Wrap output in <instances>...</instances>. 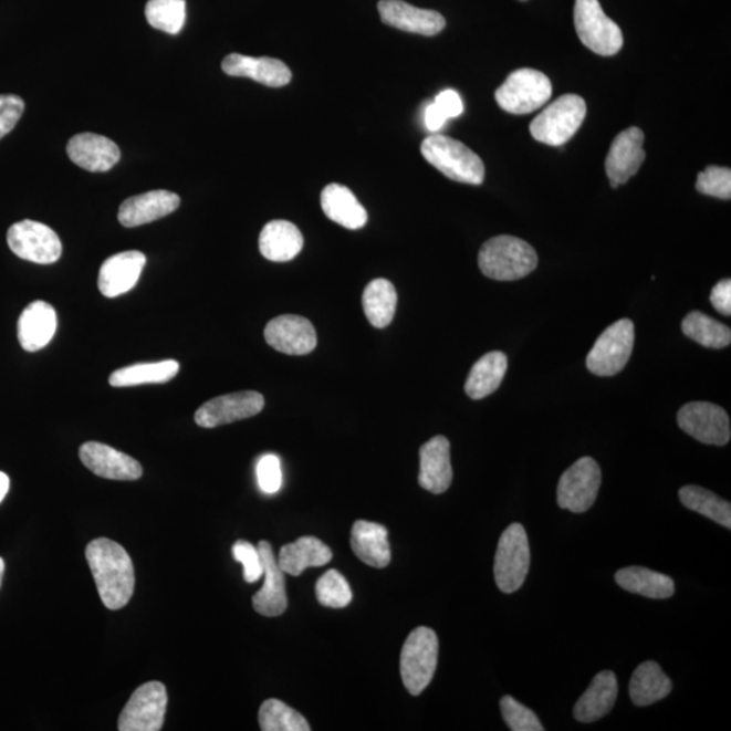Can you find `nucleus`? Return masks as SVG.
<instances>
[{
  "instance_id": "nucleus-1",
  "label": "nucleus",
  "mask_w": 731,
  "mask_h": 731,
  "mask_svg": "<svg viewBox=\"0 0 731 731\" xmlns=\"http://www.w3.org/2000/svg\"><path fill=\"white\" fill-rule=\"evenodd\" d=\"M86 558L105 607H125L136 584L135 567L126 550L107 537H98L88 543Z\"/></svg>"
},
{
  "instance_id": "nucleus-2",
  "label": "nucleus",
  "mask_w": 731,
  "mask_h": 731,
  "mask_svg": "<svg viewBox=\"0 0 731 731\" xmlns=\"http://www.w3.org/2000/svg\"><path fill=\"white\" fill-rule=\"evenodd\" d=\"M479 265L482 274L494 281H516L533 273L537 255L528 241L501 234L481 247Z\"/></svg>"
},
{
  "instance_id": "nucleus-3",
  "label": "nucleus",
  "mask_w": 731,
  "mask_h": 731,
  "mask_svg": "<svg viewBox=\"0 0 731 731\" xmlns=\"http://www.w3.org/2000/svg\"><path fill=\"white\" fill-rule=\"evenodd\" d=\"M421 154L431 166L456 182L481 185L485 166L481 157L455 138L434 135L421 143Z\"/></svg>"
},
{
  "instance_id": "nucleus-4",
  "label": "nucleus",
  "mask_w": 731,
  "mask_h": 731,
  "mask_svg": "<svg viewBox=\"0 0 731 731\" xmlns=\"http://www.w3.org/2000/svg\"><path fill=\"white\" fill-rule=\"evenodd\" d=\"M585 117L587 104L582 96L562 95L533 119L530 124L531 136L550 147H561L576 135Z\"/></svg>"
},
{
  "instance_id": "nucleus-5",
  "label": "nucleus",
  "mask_w": 731,
  "mask_h": 731,
  "mask_svg": "<svg viewBox=\"0 0 731 731\" xmlns=\"http://www.w3.org/2000/svg\"><path fill=\"white\" fill-rule=\"evenodd\" d=\"M439 640L430 627H418L409 634L401 650V678L414 697L426 690L438 666Z\"/></svg>"
},
{
  "instance_id": "nucleus-6",
  "label": "nucleus",
  "mask_w": 731,
  "mask_h": 731,
  "mask_svg": "<svg viewBox=\"0 0 731 731\" xmlns=\"http://www.w3.org/2000/svg\"><path fill=\"white\" fill-rule=\"evenodd\" d=\"M553 86L541 71L522 69L513 71L497 90L494 98L504 112L524 116L541 108L552 98Z\"/></svg>"
},
{
  "instance_id": "nucleus-7",
  "label": "nucleus",
  "mask_w": 731,
  "mask_h": 731,
  "mask_svg": "<svg viewBox=\"0 0 731 731\" xmlns=\"http://www.w3.org/2000/svg\"><path fill=\"white\" fill-rule=\"evenodd\" d=\"M530 543L521 523H513L501 534L497 557H494V579L504 594H513L522 588L530 571Z\"/></svg>"
},
{
  "instance_id": "nucleus-8",
  "label": "nucleus",
  "mask_w": 731,
  "mask_h": 731,
  "mask_svg": "<svg viewBox=\"0 0 731 731\" xmlns=\"http://www.w3.org/2000/svg\"><path fill=\"white\" fill-rule=\"evenodd\" d=\"M636 342V328L631 320L624 318L609 325L596 341L587 356V367L599 377H613L624 370Z\"/></svg>"
},
{
  "instance_id": "nucleus-9",
  "label": "nucleus",
  "mask_w": 731,
  "mask_h": 731,
  "mask_svg": "<svg viewBox=\"0 0 731 731\" xmlns=\"http://www.w3.org/2000/svg\"><path fill=\"white\" fill-rule=\"evenodd\" d=\"M575 27L578 39L601 56H614L624 46V34L604 13L599 0H576Z\"/></svg>"
},
{
  "instance_id": "nucleus-10",
  "label": "nucleus",
  "mask_w": 731,
  "mask_h": 731,
  "mask_svg": "<svg viewBox=\"0 0 731 731\" xmlns=\"http://www.w3.org/2000/svg\"><path fill=\"white\" fill-rule=\"evenodd\" d=\"M168 695L160 681L145 682L132 693L118 719L119 731H159L165 723Z\"/></svg>"
},
{
  "instance_id": "nucleus-11",
  "label": "nucleus",
  "mask_w": 731,
  "mask_h": 731,
  "mask_svg": "<svg viewBox=\"0 0 731 731\" xmlns=\"http://www.w3.org/2000/svg\"><path fill=\"white\" fill-rule=\"evenodd\" d=\"M602 485V470L594 458L584 457L561 476L557 488L560 509L587 512L595 504Z\"/></svg>"
},
{
  "instance_id": "nucleus-12",
  "label": "nucleus",
  "mask_w": 731,
  "mask_h": 731,
  "mask_svg": "<svg viewBox=\"0 0 731 731\" xmlns=\"http://www.w3.org/2000/svg\"><path fill=\"white\" fill-rule=\"evenodd\" d=\"M10 250L23 261L38 264L56 263L62 257L63 246L52 228L32 220L11 226L8 232Z\"/></svg>"
},
{
  "instance_id": "nucleus-13",
  "label": "nucleus",
  "mask_w": 731,
  "mask_h": 731,
  "mask_svg": "<svg viewBox=\"0 0 731 731\" xmlns=\"http://www.w3.org/2000/svg\"><path fill=\"white\" fill-rule=\"evenodd\" d=\"M678 422L682 431L699 442L714 446L729 443V415L719 405L706 401L686 404L679 410Z\"/></svg>"
},
{
  "instance_id": "nucleus-14",
  "label": "nucleus",
  "mask_w": 731,
  "mask_h": 731,
  "mask_svg": "<svg viewBox=\"0 0 731 731\" xmlns=\"http://www.w3.org/2000/svg\"><path fill=\"white\" fill-rule=\"evenodd\" d=\"M264 397L261 393L247 390L211 398L196 413V422L202 428H216L252 418L262 413Z\"/></svg>"
},
{
  "instance_id": "nucleus-15",
  "label": "nucleus",
  "mask_w": 731,
  "mask_h": 731,
  "mask_svg": "<svg viewBox=\"0 0 731 731\" xmlns=\"http://www.w3.org/2000/svg\"><path fill=\"white\" fill-rule=\"evenodd\" d=\"M644 132L633 126L618 136L606 157V174L614 189L627 182L639 171L645 161Z\"/></svg>"
},
{
  "instance_id": "nucleus-16",
  "label": "nucleus",
  "mask_w": 731,
  "mask_h": 731,
  "mask_svg": "<svg viewBox=\"0 0 731 731\" xmlns=\"http://www.w3.org/2000/svg\"><path fill=\"white\" fill-rule=\"evenodd\" d=\"M264 340L276 352L288 355H306L317 346L316 330L310 320L295 314H285L268 324Z\"/></svg>"
},
{
  "instance_id": "nucleus-17",
  "label": "nucleus",
  "mask_w": 731,
  "mask_h": 731,
  "mask_svg": "<svg viewBox=\"0 0 731 731\" xmlns=\"http://www.w3.org/2000/svg\"><path fill=\"white\" fill-rule=\"evenodd\" d=\"M79 458L90 471L102 479L117 481H136L143 476L140 462L135 458L117 451L113 447L87 442L79 450Z\"/></svg>"
},
{
  "instance_id": "nucleus-18",
  "label": "nucleus",
  "mask_w": 731,
  "mask_h": 731,
  "mask_svg": "<svg viewBox=\"0 0 731 731\" xmlns=\"http://www.w3.org/2000/svg\"><path fill=\"white\" fill-rule=\"evenodd\" d=\"M380 20L385 25L421 35H437L446 28V20L438 11L415 8L404 0H380Z\"/></svg>"
},
{
  "instance_id": "nucleus-19",
  "label": "nucleus",
  "mask_w": 731,
  "mask_h": 731,
  "mask_svg": "<svg viewBox=\"0 0 731 731\" xmlns=\"http://www.w3.org/2000/svg\"><path fill=\"white\" fill-rule=\"evenodd\" d=\"M147 258L140 251H125L113 255L101 265L98 286L107 299H116L137 285Z\"/></svg>"
},
{
  "instance_id": "nucleus-20",
  "label": "nucleus",
  "mask_w": 731,
  "mask_h": 731,
  "mask_svg": "<svg viewBox=\"0 0 731 731\" xmlns=\"http://www.w3.org/2000/svg\"><path fill=\"white\" fill-rule=\"evenodd\" d=\"M258 550L262 557L264 584L252 597L253 608L263 616H280L288 608L285 573L278 565L268 541L259 542Z\"/></svg>"
},
{
  "instance_id": "nucleus-21",
  "label": "nucleus",
  "mask_w": 731,
  "mask_h": 731,
  "mask_svg": "<svg viewBox=\"0 0 731 731\" xmlns=\"http://www.w3.org/2000/svg\"><path fill=\"white\" fill-rule=\"evenodd\" d=\"M66 154L76 166L92 173L112 170L121 157L116 143L95 133H81L72 137L66 145Z\"/></svg>"
},
{
  "instance_id": "nucleus-22",
  "label": "nucleus",
  "mask_w": 731,
  "mask_h": 731,
  "mask_svg": "<svg viewBox=\"0 0 731 731\" xmlns=\"http://www.w3.org/2000/svg\"><path fill=\"white\" fill-rule=\"evenodd\" d=\"M179 205L180 198L175 192L167 190L144 192L121 203L118 221L126 228L140 227L174 213Z\"/></svg>"
},
{
  "instance_id": "nucleus-23",
  "label": "nucleus",
  "mask_w": 731,
  "mask_h": 731,
  "mask_svg": "<svg viewBox=\"0 0 731 731\" xmlns=\"http://www.w3.org/2000/svg\"><path fill=\"white\" fill-rule=\"evenodd\" d=\"M452 482L451 452L449 439L439 435L420 449L419 483L434 494H442Z\"/></svg>"
},
{
  "instance_id": "nucleus-24",
  "label": "nucleus",
  "mask_w": 731,
  "mask_h": 731,
  "mask_svg": "<svg viewBox=\"0 0 731 731\" xmlns=\"http://www.w3.org/2000/svg\"><path fill=\"white\" fill-rule=\"evenodd\" d=\"M221 66L229 76L249 77L269 87H283L292 81V71L278 59L232 53L222 60Z\"/></svg>"
},
{
  "instance_id": "nucleus-25",
  "label": "nucleus",
  "mask_w": 731,
  "mask_h": 731,
  "mask_svg": "<svg viewBox=\"0 0 731 731\" xmlns=\"http://www.w3.org/2000/svg\"><path fill=\"white\" fill-rule=\"evenodd\" d=\"M58 330V314L45 301H34L18 320V341L28 353L40 352L53 340Z\"/></svg>"
},
{
  "instance_id": "nucleus-26",
  "label": "nucleus",
  "mask_w": 731,
  "mask_h": 731,
  "mask_svg": "<svg viewBox=\"0 0 731 731\" xmlns=\"http://www.w3.org/2000/svg\"><path fill=\"white\" fill-rule=\"evenodd\" d=\"M618 698V680L612 670H603L592 680L573 710L578 722L592 723L607 716Z\"/></svg>"
},
{
  "instance_id": "nucleus-27",
  "label": "nucleus",
  "mask_w": 731,
  "mask_h": 731,
  "mask_svg": "<svg viewBox=\"0 0 731 731\" xmlns=\"http://www.w3.org/2000/svg\"><path fill=\"white\" fill-rule=\"evenodd\" d=\"M304 238L293 222L274 220L265 223L259 236V250L271 262H289L302 251Z\"/></svg>"
},
{
  "instance_id": "nucleus-28",
  "label": "nucleus",
  "mask_w": 731,
  "mask_h": 731,
  "mask_svg": "<svg viewBox=\"0 0 731 731\" xmlns=\"http://www.w3.org/2000/svg\"><path fill=\"white\" fill-rule=\"evenodd\" d=\"M334 557L332 550L314 536H302L281 549L278 565L285 575L300 576L307 567L327 565Z\"/></svg>"
},
{
  "instance_id": "nucleus-29",
  "label": "nucleus",
  "mask_w": 731,
  "mask_h": 731,
  "mask_svg": "<svg viewBox=\"0 0 731 731\" xmlns=\"http://www.w3.org/2000/svg\"><path fill=\"white\" fill-rule=\"evenodd\" d=\"M352 547L356 557L368 566L383 570L390 564L388 529L383 524L355 522L352 531Z\"/></svg>"
},
{
  "instance_id": "nucleus-30",
  "label": "nucleus",
  "mask_w": 731,
  "mask_h": 731,
  "mask_svg": "<svg viewBox=\"0 0 731 731\" xmlns=\"http://www.w3.org/2000/svg\"><path fill=\"white\" fill-rule=\"evenodd\" d=\"M322 208L331 221L352 229L364 228L367 222V211L346 186L332 184L322 192Z\"/></svg>"
},
{
  "instance_id": "nucleus-31",
  "label": "nucleus",
  "mask_w": 731,
  "mask_h": 731,
  "mask_svg": "<svg viewBox=\"0 0 731 731\" xmlns=\"http://www.w3.org/2000/svg\"><path fill=\"white\" fill-rule=\"evenodd\" d=\"M615 582L620 588L649 599H669L675 595L673 579L648 567L628 566L616 572Z\"/></svg>"
},
{
  "instance_id": "nucleus-32",
  "label": "nucleus",
  "mask_w": 731,
  "mask_h": 731,
  "mask_svg": "<svg viewBox=\"0 0 731 731\" xmlns=\"http://www.w3.org/2000/svg\"><path fill=\"white\" fill-rule=\"evenodd\" d=\"M509 368L507 355L500 352L488 353L471 367L464 391L473 400H481L499 389Z\"/></svg>"
},
{
  "instance_id": "nucleus-33",
  "label": "nucleus",
  "mask_w": 731,
  "mask_h": 731,
  "mask_svg": "<svg viewBox=\"0 0 731 731\" xmlns=\"http://www.w3.org/2000/svg\"><path fill=\"white\" fill-rule=\"evenodd\" d=\"M672 687V681L657 662L645 661L633 673L628 692L634 704L645 707L666 699Z\"/></svg>"
},
{
  "instance_id": "nucleus-34",
  "label": "nucleus",
  "mask_w": 731,
  "mask_h": 731,
  "mask_svg": "<svg viewBox=\"0 0 731 731\" xmlns=\"http://www.w3.org/2000/svg\"><path fill=\"white\" fill-rule=\"evenodd\" d=\"M179 362L174 359L150 362V364L130 365L114 372L108 384L114 388H130L148 384H166L177 377Z\"/></svg>"
},
{
  "instance_id": "nucleus-35",
  "label": "nucleus",
  "mask_w": 731,
  "mask_h": 731,
  "mask_svg": "<svg viewBox=\"0 0 731 731\" xmlns=\"http://www.w3.org/2000/svg\"><path fill=\"white\" fill-rule=\"evenodd\" d=\"M362 304H364L366 317L373 327H388L396 314V289L390 281L377 278L366 286Z\"/></svg>"
},
{
  "instance_id": "nucleus-36",
  "label": "nucleus",
  "mask_w": 731,
  "mask_h": 731,
  "mask_svg": "<svg viewBox=\"0 0 731 731\" xmlns=\"http://www.w3.org/2000/svg\"><path fill=\"white\" fill-rule=\"evenodd\" d=\"M681 504L688 510L711 519L728 530L731 529V504L716 493L698 485L682 487L679 491Z\"/></svg>"
},
{
  "instance_id": "nucleus-37",
  "label": "nucleus",
  "mask_w": 731,
  "mask_h": 731,
  "mask_svg": "<svg viewBox=\"0 0 731 731\" xmlns=\"http://www.w3.org/2000/svg\"><path fill=\"white\" fill-rule=\"evenodd\" d=\"M681 330L682 334L703 347L724 348L731 342V331L728 325L698 311L691 312L682 320Z\"/></svg>"
},
{
  "instance_id": "nucleus-38",
  "label": "nucleus",
  "mask_w": 731,
  "mask_h": 731,
  "mask_svg": "<svg viewBox=\"0 0 731 731\" xmlns=\"http://www.w3.org/2000/svg\"><path fill=\"white\" fill-rule=\"evenodd\" d=\"M259 724L263 731H310L311 727L300 712L278 699H269L259 710Z\"/></svg>"
},
{
  "instance_id": "nucleus-39",
  "label": "nucleus",
  "mask_w": 731,
  "mask_h": 731,
  "mask_svg": "<svg viewBox=\"0 0 731 731\" xmlns=\"http://www.w3.org/2000/svg\"><path fill=\"white\" fill-rule=\"evenodd\" d=\"M145 17L150 27L177 35L186 22V0H148Z\"/></svg>"
},
{
  "instance_id": "nucleus-40",
  "label": "nucleus",
  "mask_w": 731,
  "mask_h": 731,
  "mask_svg": "<svg viewBox=\"0 0 731 731\" xmlns=\"http://www.w3.org/2000/svg\"><path fill=\"white\" fill-rule=\"evenodd\" d=\"M316 596L322 606L330 608H344L353 601V592L347 579L334 570L318 578Z\"/></svg>"
},
{
  "instance_id": "nucleus-41",
  "label": "nucleus",
  "mask_w": 731,
  "mask_h": 731,
  "mask_svg": "<svg viewBox=\"0 0 731 731\" xmlns=\"http://www.w3.org/2000/svg\"><path fill=\"white\" fill-rule=\"evenodd\" d=\"M501 714H503L507 727L512 731H543L540 719L534 711L519 703L515 698L507 695L500 702Z\"/></svg>"
},
{
  "instance_id": "nucleus-42",
  "label": "nucleus",
  "mask_w": 731,
  "mask_h": 731,
  "mask_svg": "<svg viewBox=\"0 0 731 731\" xmlns=\"http://www.w3.org/2000/svg\"><path fill=\"white\" fill-rule=\"evenodd\" d=\"M697 190L700 195L716 197L719 199L731 198V171L728 167H707L699 173Z\"/></svg>"
},
{
  "instance_id": "nucleus-43",
  "label": "nucleus",
  "mask_w": 731,
  "mask_h": 731,
  "mask_svg": "<svg viewBox=\"0 0 731 731\" xmlns=\"http://www.w3.org/2000/svg\"><path fill=\"white\" fill-rule=\"evenodd\" d=\"M233 558L244 567V579L249 584L263 577V564L258 547L247 541H238L232 547Z\"/></svg>"
},
{
  "instance_id": "nucleus-44",
  "label": "nucleus",
  "mask_w": 731,
  "mask_h": 731,
  "mask_svg": "<svg viewBox=\"0 0 731 731\" xmlns=\"http://www.w3.org/2000/svg\"><path fill=\"white\" fill-rule=\"evenodd\" d=\"M258 485L261 491L274 494L282 487V468L280 458L274 455H265L259 459L257 464Z\"/></svg>"
},
{
  "instance_id": "nucleus-45",
  "label": "nucleus",
  "mask_w": 731,
  "mask_h": 731,
  "mask_svg": "<svg viewBox=\"0 0 731 731\" xmlns=\"http://www.w3.org/2000/svg\"><path fill=\"white\" fill-rule=\"evenodd\" d=\"M25 111V102L18 95H0V138L15 128Z\"/></svg>"
},
{
  "instance_id": "nucleus-46",
  "label": "nucleus",
  "mask_w": 731,
  "mask_h": 731,
  "mask_svg": "<svg viewBox=\"0 0 731 731\" xmlns=\"http://www.w3.org/2000/svg\"><path fill=\"white\" fill-rule=\"evenodd\" d=\"M434 104L440 108L447 119L459 117L463 113V102L455 90H445L439 93Z\"/></svg>"
},
{
  "instance_id": "nucleus-47",
  "label": "nucleus",
  "mask_w": 731,
  "mask_h": 731,
  "mask_svg": "<svg viewBox=\"0 0 731 731\" xmlns=\"http://www.w3.org/2000/svg\"><path fill=\"white\" fill-rule=\"evenodd\" d=\"M710 301L712 306L724 316L731 314V281L722 280L712 289Z\"/></svg>"
},
{
  "instance_id": "nucleus-48",
  "label": "nucleus",
  "mask_w": 731,
  "mask_h": 731,
  "mask_svg": "<svg viewBox=\"0 0 731 731\" xmlns=\"http://www.w3.org/2000/svg\"><path fill=\"white\" fill-rule=\"evenodd\" d=\"M446 121L447 118L445 114L440 112V108L437 105L431 104L426 108L425 123L428 130L438 132L439 129H442Z\"/></svg>"
},
{
  "instance_id": "nucleus-49",
  "label": "nucleus",
  "mask_w": 731,
  "mask_h": 731,
  "mask_svg": "<svg viewBox=\"0 0 731 731\" xmlns=\"http://www.w3.org/2000/svg\"><path fill=\"white\" fill-rule=\"evenodd\" d=\"M10 488V480L8 474L2 473L0 471V503H2L3 499L6 498V494H8Z\"/></svg>"
},
{
  "instance_id": "nucleus-50",
  "label": "nucleus",
  "mask_w": 731,
  "mask_h": 731,
  "mask_svg": "<svg viewBox=\"0 0 731 731\" xmlns=\"http://www.w3.org/2000/svg\"><path fill=\"white\" fill-rule=\"evenodd\" d=\"M4 567H6L4 561H3L2 557H0V585H2V579H3V575H4Z\"/></svg>"
}]
</instances>
